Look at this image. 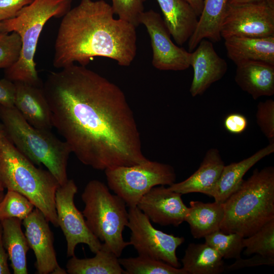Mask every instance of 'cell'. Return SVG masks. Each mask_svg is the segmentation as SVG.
Listing matches in <instances>:
<instances>
[{
    "instance_id": "obj_17",
    "label": "cell",
    "mask_w": 274,
    "mask_h": 274,
    "mask_svg": "<svg viewBox=\"0 0 274 274\" xmlns=\"http://www.w3.org/2000/svg\"><path fill=\"white\" fill-rule=\"evenodd\" d=\"M225 166L219 151L211 148L206 152L199 168L186 180L174 183L168 189L181 194L201 193L211 196Z\"/></svg>"
},
{
    "instance_id": "obj_5",
    "label": "cell",
    "mask_w": 274,
    "mask_h": 274,
    "mask_svg": "<svg viewBox=\"0 0 274 274\" xmlns=\"http://www.w3.org/2000/svg\"><path fill=\"white\" fill-rule=\"evenodd\" d=\"M0 179L4 188L25 196L58 227L55 194L59 184L48 170L37 167L8 138L0 146Z\"/></svg>"
},
{
    "instance_id": "obj_43",
    "label": "cell",
    "mask_w": 274,
    "mask_h": 274,
    "mask_svg": "<svg viewBox=\"0 0 274 274\" xmlns=\"http://www.w3.org/2000/svg\"><path fill=\"white\" fill-rule=\"evenodd\" d=\"M5 194H4V192L0 193V202L3 200Z\"/></svg>"
},
{
    "instance_id": "obj_32",
    "label": "cell",
    "mask_w": 274,
    "mask_h": 274,
    "mask_svg": "<svg viewBox=\"0 0 274 274\" xmlns=\"http://www.w3.org/2000/svg\"><path fill=\"white\" fill-rule=\"evenodd\" d=\"M146 0H112L111 6L114 14L136 28L140 24V18Z\"/></svg>"
},
{
    "instance_id": "obj_27",
    "label": "cell",
    "mask_w": 274,
    "mask_h": 274,
    "mask_svg": "<svg viewBox=\"0 0 274 274\" xmlns=\"http://www.w3.org/2000/svg\"><path fill=\"white\" fill-rule=\"evenodd\" d=\"M119 261L124 274H187L182 268L146 256L119 258Z\"/></svg>"
},
{
    "instance_id": "obj_12",
    "label": "cell",
    "mask_w": 274,
    "mask_h": 274,
    "mask_svg": "<svg viewBox=\"0 0 274 274\" xmlns=\"http://www.w3.org/2000/svg\"><path fill=\"white\" fill-rule=\"evenodd\" d=\"M140 24L146 28L151 40L153 66L162 71H184L190 66L191 53L176 45L160 15L150 10L144 11Z\"/></svg>"
},
{
    "instance_id": "obj_28",
    "label": "cell",
    "mask_w": 274,
    "mask_h": 274,
    "mask_svg": "<svg viewBox=\"0 0 274 274\" xmlns=\"http://www.w3.org/2000/svg\"><path fill=\"white\" fill-rule=\"evenodd\" d=\"M244 254H259L274 258V219L263 225L252 235L243 238Z\"/></svg>"
},
{
    "instance_id": "obj_42",
    "label": "cell",
    "mask_w": 274,
    "mask_h": 274,
    "mask_svg": "<svg viewBox=\"0 0 274 274\" xmlns=\"http://www.w3.org/2000/svg\"><path fill=\"white\" fill-rule=\"evenodd\" d=\"M4 189L5 188L2 184V183L0 179V193L4 192Z\"/></svg>"
},
{
    "instance_id": "obj_40",
    "label": "cell",
    "mask_w": 274,
    "mask_h": 274,
    "mask_svg": "<svg viewBox=\"0 0 274 274\" xmlns=\"http://www.w3.org/2000/svg\"><path fill=\"white\" fill-rule=\"evenodd\" d=\"M259 1L261 0H228V3L230 5H236Z\"/></svg>"
},
{
    "instance_id": "obj_31",
    "label": "cell",
    "mask_w": 274,
    "mask_h": 274,
    "mask_svg": "<svg viewBox=\"0 0 274 274\" xmlns=\"http://www.w3.org/2000/svg\"><path fill=\"white\" fill-rule=\"evenodd\" d=\"M0 32V68L7 69L19 58L22 41L16 32Z\"/></svg>"
},
{
    "instance_id": "obj_7",
    "label": "cell",
    "mask_w": 274,
    "mask_h": 274,
    "mask_svg": "<svg viewBox=\"0 0 274 274\" xmlns=\"http://www.w3.org/2000/svg\"><path fill=\"white\" fill-rule=\"evenodd\" d=\"M81 198L85 204L82 213L89 229L119 258L130 245L124 240L122 234L128 222L125 202L97 180L87 184Z\"/></svg>"
},
{
    "instance_id": "obj_9",
    "label": "cell",
    "mask_w": 274,
    "mask_h": 274,
    "mask_svg": "<svg viewBox=\"0 0 274 274\" xmlns=\"http://www.w3.org/2000/svg\"><path fill=\"white\" fill-rule=\"evenodd\" d=\"M128 213L127 227L131 231L129 243L139 255L161 260L180 268L181 264L176 250L184 242L185 238L155 228L150 219L137 206L129 208Z\"/></svg>"
},
{
    "instance_id": "obj_13",
    "label": "cell",
    "mask_w": 274,
    "mask_h": 274,
    "mask_svg": "<svg viewBox=\"0 0 274 274\" xmlns=\"http://www.w3.org/2000/svg\"><path fill=\"white\" fill-rule=\"evenodd\" d=\"M49 222L36 208L22 222L28 245L36 257L35 265L37 273L66 274V271L57 262L53 235Z\"/></svg>"
},
{
    "instance_id": "obj_4",
    "label": "cell",
    "mask_w": 274,
    "mask_h": 274,
    "mask_svg": "<svg viewBox=\"0 0 274 274\" xmlns=\"http://www.w3.org/2000/svg\"><path fill=\"white\" fill-rule=\"evenodd\" d=\"M72 0H34L17 15L1 21L0 32L15 31L20 37L19 58L5 70V78L12 82L41 85L34 61L39 39L46 23L52 17H63L70 9Z\"/></svg>"
},
{
    "instance_id": "obj_18",
    "label": "cell",
    "mask_w": 274,
    "mask_h": 274,
    "mask_svg": "<svg viewBox=\"0 0 274 274\" xmlns=\"http://www.w3.org/2000/svg\"><path fill=\"white\" fill-rule=\"evenodd\" d=\"M236 66L235 82L254 99L274 94V65L248 61Z\"/></svg>"
},
{
    "instance_id": "obj_23",
    "label": "cell",
    "mask_w": 274,
    "mask_h": 274,
    "mask_svg": "<svg viewBox=\"0 0 274 274\" xmlns=\"http://www.w3.org/2000/svg\"><path fill=\"white\" fill-rule=\"evenodd\" d=\"M22 221L10 218L0 221L3 241L14 274H27V253L30 249L21 229Z\"/></svg>"
},
{
    "instance_id": "obj_15",
    "label": "cell",
    "mask_w": 274,
    "mask_h": 274,
    "mask_svg": "<svg viewBox=\"0 0 274 274\" xmlns=\"http://www.w3.org/2000/svg\"><path fill=\"white\" fill-rule=\"evenodd\" d=\"M191 53L193 77L189 91L192 96L195 97L221 80L227 71L228 64L217 53L213 43L206 39H202Z\"/></svg>"
},
{
    "instance_id": "obj_34",
    "label": "cell",
    "mask_w": 274,
    "mask_h": 274,
    "mask_svg": "<svg viewBox=\"0 0 274 274\" xmlns=\"http://www.w3.org/2000/svg\"><path fill=\"white\" fill-rule=\"evenodd\" d=\"M34 0H0V21L11 19Z\"/></svg>"
},
{
    "instance_id": "obj_35",
    "label": "cell",
    "mask_w": 274,
    "mask_h": 274,
    "mask_svg": "<svg viewBox=\"0 0 274 274\" xmlns=\"http://www.w3.org/2000/svg\"><path fill=\"white\" fill-rule=\"evenodd\" d=\"M262 265L273 266L274 258L266 257L259 254H256L248 259H242L241 257L236 259L233 264L227 266V269L229 270H234Z\"/></svg>"
},
{
    "instance_id": "obj_41",
    "label": "cell",
    "mask_w": 274,
    "mask_h": 274,
    "mask_svg": "<svg viewBox=\"0 0 274 274\" xmlns=\"http://www.w3.org/2000/svg\"><path fill=\"white\" fill-rule=\"evenodd\" d=\"M7 138V133L3 124L0 123V146L4 140Z\"/></svg>"
},
{
    "instance_id": "obj_33",
    "label": "cell",
    "mask_w": 274,
    "mask_h": 274,
    "mask_svg": "<svg viewBox=\"0 0 274 274\" xmlns=\"http://www.w3.org/2000/svg\"><path fill=\"white\" fill-rule=\"evenodd\" d=\"M256 119L260 129L269 140L274 143V101L267 99L259 102L257 106Z\"/></svg>"
},
{
    "instance_id": "obj_29",
    "label": "cell",
    "mask_w": 274,
    "mask_h": 274,
    "mask_svg": "<svg viewBox=\"0 0 274 274\" xmlns=\"http://www.w3.org/2000/svg\"><path fill=\"white\" fill-rule=\"evenodd\" d=\"M205 243L215 249L223 259L241 258L244 248L242 235L236 233H225L220 230L214 232L204 237Z\"/></svg>"
},
{
    "instance_id": "obj_20",
    "label": "cell",
    "mask_w": 274,
    "mask_h": 274,
    "mask_svg": "<svg viewBox=\"0 0 274 274\" xmlns=\"http://www.w3.org/2000/svg\"><path fill=\"white\" fill-rule=\"evenodd\" d=\"M166 27L179 45L190 38L198 23V16L184 0H157Z\"/></svg>"
},
{
    "instance_id": "obj_8",
    "label": "cell",
    "mask_w": 274,
    "mask_h": 274,
    "mask_svg": "<svg viewBox=\"0 0 274 274\" xmlns=\"http://www.w3.org/2000/svg\"><path fill=\"white\" fill-rule=\"evenodd\" d=\"M105 172L109 188L129 208L137 206L153 187L170 186L176 179L172 166L149 159L133 165L108 168Z\"/></svg>"
},
{
    "instance_id": "obj_22",
    "label": "cell",
    "mask_w": 274,
    "mask_h": 274,
    "mask_svg": "<svg viewBox=\"0 0 274 274\" xmlns=\"http://www.w3.org/2000/svg\"><path fill=\"white\" fill-rule=\"evenodd\" d=\"M228 6V0H203L202 11L188 40L189 51L194 50L202 39L215 42L221 40V25Z\"/></svg>"
},
{
    "instance_id": "obj_37",
    "label": "cell",
    "mask_w": 274,
    "mask_h": 274,
    "mask_svg": "<svg viewBox=\"0 0 274 274\" xmlns=\"http://www.w3.org/2000/svg\"><path fill=\"white\" fill-rule=\"evenodd\" d=\"M15 85L5 78L0 80V105L6 107L14 106Z\"/></svg>"
},
{
    "instance_id": "obj_25",
    "label": "cell",
    "mask_w": 274,
    "mask_h": 274,
    "mask_svg": "<svg viewBox=\"0 0 274 274\" xmlns=\"http://www.w3.org/2000/svg\"><path fill=\"white\" fill-rule=\"evenodd\" d=\"M224 259L206 243H190L181 260L187 274H220L225 270Z\"/></svg>"
},
{
    "instance_id": "obj_3",
    "label": "cell",
    "mask_w": 274,
    "mask_h": 274,
    "mask_svg": "<svg viewBox=\"0 0 274 274\" xmlns=\"http://www.w3.org/2000/svg\"><path fill=\"white\" fill-rule=\"evenodd\" d=\"M220 230L249 236L274 219V167L255 169L223 203Z\"/></svg>"
},
{
    "instance_id": "obj_30",
    "label": "cell",
    "mask_w": 274,
    "mask_h": 274,
    "mask_svg": "<svg viewBox=\"0 0 274 274\" xmlns=\"http://www.w3.org/2000/svg\"><path fill=\"white\" fill-rule=\"evenodd\" d=\"M34 204L25 196L15 191L7 190L0 202V221L10 218L21 220L34 209Z\"/></svg>"
},
{
    "instance_id": "obj_36",
    "label": "cell",
    "mask_w": 274,
    "mask_h": 274,
    "mask_svg": "<svg viewBox=\"0 0 274 274\" xmlns=\"http://www.w3.org/2000/svg\"><path fill=\"white\" fill-rule=\"evenodd\" d=\"M224 127L229 132L238 134L246 129L248 121L247 118L240 113H234L228 115L224 120Z\"/></svg>"
},
{
    "instance_id": "obj_11",
    "label": "cell",
    "mask_w": 274,
    "mask_h": 274,
    "mask_svg": "<svg viewBox=\"0 0 274 274\" xmlns=\"http://www.w3.org/2000/svg\"><path fill=\"white\" fill-rule=\"evenodd\" d=\"M77 186L73 180L60 185L55 194V208L58 226L62 230L66 241L67 257L75 256L77 246L87 245L93 253L100 248V241L89 229L85 218L74 203Z\"/></svg>"
},
{
    "instance_id": "obj_2",
    "label": "cell",
    "mask_w": 274,
    "mask_h": 274,
    "mask_svg": "<svg viewBox=\"0 0 274 274\" xmlns=\"http://www.w3.org/2000/svg\"><path fill=\"white\" fill-rule=\"evenodd\" d=\"M104 0H81L62 17L55 41L53 64L62 68L77 62L86 66L94 57L127 66L137 50L136 27L114 17Z\"/></svg>"
},
{
    "instance_id": "obj_19",
    "label": "cell",
    "mask_w": 274,
    "mask_h": 274,
    "mask_svg": "<svg viewBox=\"0 0 274 274\" xmlns=\"http://www.w3.org/2000/svg\"><path fill=\"white\" fill-rule=\"evenodd\" d=\"M224 40L227 55L236 65L248 61H262L274 65V36H231Z\"/></svg>"
},
{
    "instance_id": "obj_1",
    "label": "cell",
    "mask_w": 274,
    "mask_h": 274,
    "mask_svg": "<svg viewBox=\"0 0 274 274\" xmlns=\"http://www.w3.org/2000/svg\"><path fill=\"white\" fill-rule=\"evenodd\" d=\"M53 127L84 164L100 170L148 159L121 89L85 66L52 72L43 84Z\"/></svg>"
},
{
    "instance_id": "obj_10",
    "label": "cell",
    "mask_w": 274,
    "mask_h": 274,
    "mask_svg": "<svg viewBox=\"0 0 274 274\" xmlns=\"http://www.w3.org/2000/svg\"><path fill=\"white\" fill-rule=\"evenodd\" d=\"M221 36L265 38L274 36V0L229 5L222 23Z\"/></svg>"
},
{
    "instance_id": "obj_21",
    "label": "cell",
    "mask_w": 274,
    "mask_h": 274,
    "mask_svg": "<svg viewBox=\"0 0 274 274\" xmlns=\"http://www.w3.org/2000/svg\"><path fill=\"white\" fill-rule=\"evenodd\" d=\"M274 152V143H269L250 157L224 166L212 193L215 201L223 203L240 186L246 173L256 163Z\"/></svg>"
},
{
    "instance_id": "obj_39",
    "label": "cell",
    "mask_w": 274,
    "mask_h": 274,
    "mask_svg": "<svg viewBox=\"0 0 274 274\" xmlns=\"http://www.w3.org/2000/svg\"><path fill=\"white\" fill-rule=\"evenodd\" d=\"M188 3L194 10L197 16L201 14L203 9V0H184Z\"/></svg>"
},
{
    "instance_id": "obj_38",
    "label": "cell",
    "mask_w": 274,
    "mask_h": 274,
    "mask_svg": "<svg viewBox=\"0 0 274 274\" xmlns=\"http://www.w3.org/2000/svg\"><path fill=\"white\" fill-rule=\"evenodd\" d=\"M8 256L3 241V228L0 223V274L11 273L8 265Z\"/></svg>"
},
{
    "instance_id": "obj_16",
    "label": "cell",
    "mask_w": 274,
    "mask_h": 274,
    "mask_svg": "<svg viewBox=\"0 0 274 274\" xmlns=\"http://www.w3.org/2000/svg\"><path fill=\"white\" fill-rule=\"evenodd\" d=\"M15 85L14 107L32 126L51 130L53 127L51 114L43 88L23 82H14Z\"/></svg>"
},
{
    "instance_id": "obj_6",
    "label": "cell",
    "mask_w": 274,
    "mask_h": 274,
    "mask_svg": "<svg viewBox=\"0 0 274 274\" xmlns=\"http://www.w3.org/2000/svg\"><path fill=\"white\" fill-rule=\"evenodd\" d=\"M0 119L8 139L33 164L44 165L60 185L68 181L67 166L71 150L51 130L30 125L16 108L0 105Z\"/></svg>"
},
{
    "instance_id": "obj_26",
    "label": "cell",
    "mask_w": 274,
    "mask_h": 274,
    "mask_svg": "<svg viewBox=\"0 0 274 274\" xmlns=\"http://www.w3.org/2000/svg\"><path fill=\"white\" fill-rule=\"evenodd\" d=\"M92 258L80 259L75 256L67 261L69 274H124L118 257L105 243Z\"/></svg>"
},
{
    "instance_id": "obj_24",
    "label": "cell",
    "mask_w": 274,
    "mask_h": 274,
    "mask_svg": "<svg viewBox=\"0 0 274 274\" xmlns=\"http://www.w3.org/2000/svg\"><path fill=\"white\" fill-rule=\"evenodd\" d=\"M189 204L185 221L189 225L194 238L204 237L220 230L224 214L223 203L191 201Z\"/></svg>"
},
{
    "instance_id": "obj_44",
    "label": "cell",
    "mask_w": 274,
    "mask_h": 274,
    "mask_svg": "<svg viewBox=\"0 0 274 274\" xmlns=\"http://www.w3.org/2000/svg\"><path fill=\"white\" fill-rule=\"evenodd\" d=\"M0 22H1V21H0Z\"/></svg>"
},
{
    "instance_id": "obj_14",
    "label": "cell",
    "mask_w": 274,
    "mask_h": 274,
    "mask_svg": "<svg viewBox=\"0 0 274 274\" xmlns=\"http://www.w3.org/2000/svg\"><path fill=\"white\" fill-rule=\"evenodd\" d=\"M182 195L163 185L156 186L141 198L137 207L153 222L178 227L185 221L188 209Z\"/></svg>"
}]
</instances>
